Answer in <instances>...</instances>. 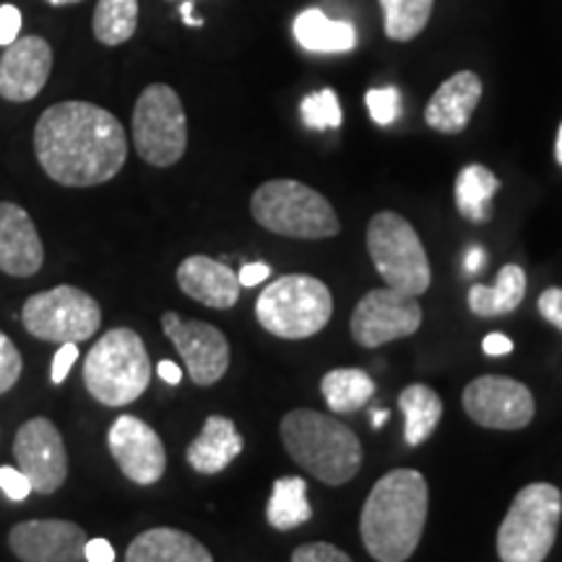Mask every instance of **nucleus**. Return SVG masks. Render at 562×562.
<instances>
[{
    "mask_svg": "<svg viewBox=\"0 0 562 562\" xmlns=\"http://www.w3.org/2000/svg\"><path fill=\"white\" fill-rule=\"evenodd\" d=\"M266 518L279 531L297 529V526L311 521L313 508L307 503V484L302 476H281L273 482Z\"/></svg>",
    "mask_w": 562,
    "mask_h": 562,
    "instance_id": "a878e982",
    "label": "nucleus"
},
{
    "mask_svg": "<svg viewBox=\"0 0 562 562\" xmlns=\"http://www.w3.org/2000/svg\"><path fill=\"white\" fill-rule=\"evenodd\" d=\"M108 448L117 469L140 487L157 484L167 472L165 442H161L154 427L138 417H131V414H123V417L112 422Z\"/></svg>",
    "mask_w": 562,
    "mask_h": 562,
    "instance_id": "2eb2a0df",
    "label": "nucleus"
},
{
    "mask_svg": "<svg viewBox=\"0 0 562 562\" xmlns=\"http://www.w3.org/2000/svg\"><path fill=\"white\" fill-rule=\"evenodd\" d=\"M501 191V180L484 165L463 167L456 178V206L463 220L484 224L492 220V199Z\"/></svg>",
    "mask_w": 562,
    "mask_h": 562,
    "instance_id": "393cba45",
    "label": "nucleus"
},
{
    "mask_svg": "<svg viewBox=\"0 0 562 562\" xmlns=\"http://www.w3.org/2000/svg\"><path fill=\"white\" fill-rule=\"evenodd\" d=\"M482 100V79L474 70H459L442 81L432 100L427 102L425 121L432 131L456 136L472 121L476 104Z\"/></svg>",
    "mask_w": 562,
    "mask_h": 562,
    "instance_id": "aec40b11",
    "label": "nucleus"
},
{
    "mask_svg": "<svg viewBox=\"0 0 562 562\" xmlns=\"http://www.w3.org/2000/svg\"><path fill=\"white\" fill-rule=\"evenodd\" d=\"M21 370H24V360H21V351L16 349L9 336L0 331V396L9 393L13 385L19 383Z\"/></svg>",
    "mask_w": 562,
    "mask_h": 562,
    "instance_id": "473e14b6",
    "label": "nucleus"
},
{
    "mask_svg": "<svg viewBox=\"0 0 562 562\" xmlns=\"http://www.w3.org/2000/svg\"><path fill=\"white\" fill-rule=\"evenodd\" d=\"M430 490L417 469H393L370 490L362 505L364 550L378 562H406L419 547L427 524Z\"/></svg>",
    "mask_w": 562,
    "mask_h": 562,
    "instance_id": "f03ea898",
    "label": "nucleus"
},
{
    "mask_svg": "<svg viewBox=\"0 0 562 562\" xmlns=\"http://www.w3.org/2000/svg\"><path fill=\"white\" fill-rule=\"evenodd\" d=\"M45 3H50V5H74V3H81V0H45Z\"/></svg>",
    "mask_w": 562,
    "mask_h": 562,
    "instance_id": "de8ad7c7",
    "label": "nucleus"
},
{
    "mask_svg": "<svg viewBox=\"0 0 562 562\" xmlns=\"http://www.w3.org/2000/svg\"><path fill=\"white\" fill-rule=\"evenodd\" d=\"M252 220L263 229L294 240H326L341 229L326 195L297 180H269L250 199Z\"/></svg>",
    "mask_w": 562,
    "mask_h": 562,
    "instance_id": "39448f33",
    "label": "nucleus"
},
{
    "mask_svg": "<svg viewBox=\"0 0 562 562\" xmlns=\"http://www.w3.org/2000/svg\"><path fill=\"white\" fill-rule=\"evenodd\" d=\"M562 492L550 482H533L513 497L497 529L501 562H544L558 539Z\"/></svg>",
    "mask_w": 562,
    "mask_h": 562,
    "instance_id": "423d86ee",
    "label": "nucleus"
},
{
    "mask_svg": "<svg viewBox=\"0 0 562 562\" xmlns=\"http://www.w3.org/2000/svg\"><path fill=\"white\" fill-rule=\"evenodd\" d=\"M243 448L245 440L243 435L237 432L235 422L229 417H222V414H211V417L203 422V430L199 438L188 446L186 459L191 463L193 472H199L203 476H214L224 472V469L243 453Z\"/></svg>",
    "mask_w": 562,
    "mask_h": 562,
    "instance_id": "412c9836",
    "label": "nucleus"
},
{
    "mask_svg": "<svg viewBox=\"0 0 562 562\" xmlns=\"http://www.w3.org/2000/svg\"><path fill=\"white\" fill-rule=\"evenodd\" d=\"M125 562H214V558L193 533L159 526V529L140 531L133 539Z\"/></svg>",
    "mask_w": 562,
    "mask_h": 562,
    "instance_id": "4be33fe9",
    "label": "nucleus"
},
{
    "mask_svg": "<svg viewBox=\"0 0 562 562\" xmlns=\"http://www.w3.org/2000/svg\"><path fill=\"white\" fill-rule=\"evenodd\" d=\"M34 157L42 172L66 188L110 182L128 159L123 123L91 102H58L34 125Z\"/></svg>",
    "mask_w": 562,
    "mask_h": 562,
    "instance_id": "f257e3e1",
    "label": "nucleus"
},
{
    "mask_svg": "<svg viewBox=\"0 0 562 562\" xmlns=\"http://www.w3.org/2000/svg\"><path fill=\"white\" fill-rule=\"evenodd\" d=\"M53 74L50 42L30 34L11 42L0 58V97L9 102L24 104L45 89Z\"/></svg>",
    "mask_w": 562,
    "mask_h": 562,
    "instance_id": "f3484780",
    "label": "nucleus"
},
{
    "mask_svg": "<svg viewBox=\"0 0 562 562\" xmlns=\"http://www.w3.org/2000/svg\"><path fill=\"white\" fill-rule=\"evenodd\" d=\"M13 459L19 472L32 484V492L53 495L68 480V451L55 422L32 417L19 427L13 438Z\"/></svg>",
    "mask_w": 562,
    "mask_h": 562,
    "instance_id": "ddd939ff",
    "label": "nucleus"
},
{
    "mask_svg": "<svg viewBox=\"0 0 562 562\" xmlns=\"http://www.w3.org/2000/svg\"><path fill=\"white\" fill-rule=\"evenodd\" d=\"M334 315L331 290L307 273H290L271 281L256 302V318L277 339H311Z\"/></svg>",
    "mask_w": 562,
    "mask_h": 562,
    "instance_id": "0eeeda50",
    "label": "nucleus"
},
{
    "mask_svg": "<svg viewBox=\"0 0 562 562\" xmlns=\"http://www.w3.org/2000/svg\"><path fill=\"white\" fill-rule=\"evenodd\" d=\"M368 252L385 286L422 297L432 284L430 261L417 229L396 211H378L368 224Z\"/></svg>",
    "mask_w": 562,
    "mask_h": 562,
    "instance_id": "6e6552de",
    "label": "nucleus"
},
{
    "mask_svg": "<svg viewBox=\"0 0 562 562\" xmlns=\"http://www.w3.org/2000/svg\"><path fill=\"white\" fill-rule=\"evenodd\" d=\"M292 562H351V558L328 542H307L292 552Z\"/></svg>",
    "mask_w": 562,
    "mask_h": 562,
    "instance_id": "72a5a7b5",
    "label": "nucleus"
},
{
    "mask_svg": "<svg viewBox=\"0 0 562 562\" xmlns=\"http://www.w3.org/2000/svg\"><path fill=\"white\" fill-rule=\"evenodd\" d=\"M269 277H271V269L266 263H245L240 273H237V279H240L243 286H258Z\"/></svg>",
    "mask_w": 562,
    "mask_h": 562,
    "instance_id": "ea45409f",
    "label": "nucleus"
},
{
    "mask_svg": "<svg viewBox=\"0 0 562 562\" xmlns=\"http://www.w3.org/2000/svg\"><path fill=\"white\" fill-rule=\"evenodd\" d=\"M482 349H484V355H490V357H503L513 351V341L505 334H490V336H484Z\"/></svg>",
    "mask_w": 562,
    "mask_h": 562,
    "instance_id": "a19ab883",
    "label": "nucleus"
},
{
    "mask_svg": "<svg viewBox=\"0 0 562 562\" xmlns=\"http://www.w3.org/2000/svg\"><path fill=\"white\" fill-rule=\"evenodd\" d=\"M302 123L313 131H326V128H339L344 115L339 97L334 94V89L315 91V94H307L300 104Z\"/></svg>",
    "mask_w": 562,
    "mask_h": 562,
    "instance_id": "7c9ffc66",
    "label": "nucleus"
},
{
    "mask_svg": "<svg viewBox=\"0 0 562 562\" xmlns=\"http://www.w3.org/2000/svg\"><path fill=\"white\" fill-rule=\"evenodd\" d=\"M539 313L547 323H552L558 331H562V290H558V286L544 290L542 297H539Z\"/></svg>",
    "mask_w": 562,
    "mask_h": 562,
    "instance_id": "4c0bfd02",
    "label": "nucleus"
},
{
    "mask_svg": "<svg viewBox=\"0 0 562 562\" xmlns=\"http://www.w3.org/2000/svg\"><path fill=\"white\" fill-rule=\"evenodd\" d=\"M21 24H24V19H21V11L16 5H0V45L9 47L11 42H16Z\"/></svg>",
    "mask_w": 562,
    "mask_h": 562,
    "instance_id": "c9c22d12",
    "label": "nucleus"
},
{
    "mask_svg": "<svg viewBox=\"0 0 562 562\" xmlns=\"http://www.w3.org/2000/svg\"><path fill=\"white\" fill-rule=\"evenodd\" d=\"M133 146L151 167H172L188 149V121L180 94L167 83H149L133 108Z\"/></svg>",
    "mask_w": 562,
    "mask_h": 562,
    "instance_id": "1a4fd4ad",
    "label": "nucleus"
},
{
    "mask_svg": "<svg viewBox=\"0 0 562 562\" xmlns=\"http://www.w3.org/2000/svg\"><path fill=\"white\" fill-rule=\"evenodd\" d=\"M398 406H402L406 417V442H409V446H422V442L430 440V435L435 432V427H438V422L442 417V402L438 393H435L430 385L414 383L409 389L402 391Z\"/></svg>",
    "mask_w": 562,
    "mask_h": 562,
    "instance_id": "cd10ccee",
    "label": "nucleus"
},
{
    "mask_svg": "<svg viewBox=\"0 0 562 562\" xmlns=\"http://www.w3.org/2000/svg\"><path fill=\"white\" fill-rule=\"evenodd\" d=\"M463 409L487 430H524L537 414V402L521 381L482 375L463 389Z\"/></svg>",
    "mask_w": 562,
    "mask_h": 562,
    "instance_id": "f8f14e48",
    "label": "nucleus"
},
{
    "mask_svg": "<svg viewBox=\"0 0 562 562\" xmlns=\"http://www.w3.org/2000/svg\"><path fill=\"white\" fill-rule=\"evenodd\" d=\"M385 419H389V412H375V414H372V425H375V427L385 425Z\"/></svg>",
    "mask_w": 562,
    "mask_h": 562,
    "instance_id": "a18cd8bd",
    "label": "nucleus"
},
{
    "mask_svg": "<svg viewBox=\"0 0 562 562\" xmlns=\"http://www.w3.org/2000/svg\"><path fill=\"white\" fill-rule=\"evenodd\" d=\"M294 463L328 487L355 480L362 467V442L344 422L315 409H294L279 425Z\"/></svg>",
    "mask_w": 562,
    "mask_h": 562,
    "instance_id": "7ed1b4c3",
    "label": "nucleus"
},
{
    "mask_svg": "<svg viewBox=\"0 0 562 562\" xmlns=\"http://www.w3.org/2000/svg\"><path fill=\"white\" fill-rule=\"evenodd\" d=\"M370 117L378 125H391L398 117V108H402V94H398L396 87H383V89H370L368 97Z\"/></svg>",
    "mask_w": 562,
    "mask_h": 562,
    "instance_id": "2f4dec72",
    "label": "nucleus"
},
{
    "mask_svg": "<svg viewBox=\"0 0 562 562\" xmlns=\"http://www.w3.org/2000/svg\"><path fill=\"white\" fill-rule=\"evenodd\" d=\"M484 263H487V252L480 245H472V248L467 250V258H463V269L469 273H476L484 269Z\"/></svg>",
    "mask_w": 562,
    "mask_h": 562,
    "instance_id": "79ce46f5",
    "label": "nucleus"
},
{
    "mask_svg": "<svg viewBox=\"0 0 562 562\" xmlns=\"http://www.w3.org/2000/svg\"><path fill=\"white\" fill-rule=\"evenodd\" d=\"M87 531L63 518H34L9 531V547L21 562H81Z\"/></svg>",
    "mask_w": 562,
    "mask_h": 562,
    "instance_id": "dca6fc26",
    "label": "nucleus"
},
{
    "mask_svg": "<svg viewBox=\"0 0 562 562\" xmlns=\"http://www.w3.org/2000/svg\"><path fill=\"white\" fill-rule=\"evenodd\" d=\"M97 42L117 47L138 30V0H100L91 19Z\"/></svg>",
    "mask_w": 562,
    "mask_h": 562,
    "instance_id": "c85d7f7f",
    "label": "nucleus"
},
{
    "mask_svg": "<svg viewBox=\"0 0 562 562\" xmlns=\"http://www.w3.org/2000/svg\"><path fill=\"white\" fill-rule=\"evenodd\" d=\"M0 490H3V495L9 497V501L21 503V501H26V497H30L32 484L24 474L19 472V469L0 467Z\"/></svg>",
    "mask_w": 562,
    "mask_h": 562,
    "instance_id": "f704fd0d",
    "label": "nucleus"
},
{
    "mask_svg": "<svg viewBox=\"0 0 562 562\" xmlns=\"http://www.w3.org/2000/svg\"><path fill=\"white\" fill-rule=\"evenodd\" d=\"M178 286L188 297L211 307V311H229L240 300V279L224 261L209 256H188L178 266Z\"/></svg>",
    "mask_w": 562,
    "mask_h": 562,
    "instance_id": "6ab92c4d",
    "label": "nucleus"
},
{
    "mask_svg": "<svg viewBox=\"0 0 562 562\" xmlns=\"http://www.w3.org/2000/svg\"><path fill=\"white\" fill-rule=\"evenodd\" d=\"M554 157L562 165V123H560V133H558V146H554Z\"/></svg>",
    "mask_w": 562,
    "mask_h": 562,
    "instance_id": "49530a36",
    "label": "nucleus"
},
{
    "mask_svg": "<svg viewBox=\"0 0 562 562\" xmlns=\"http://www.w3.org/2000/svg\"><path fill=\"white\" fill-rule=\"evenodd\" d=\"M294 37L311 53H349L357 45L355 26L328 19L321 9H307L294 19Z\"/></svg>",
    "mask_w": 562,
    "mask_h": 562,
    "instance_id": "b1692460",
    "label": "nucleus"
},
{
    "mask_svg": "<svg viewBox=\"0 0 562 562\" xmlns=\"http://www.w3.org/2000/svg\"><path fill=\"white\" fill-rule=\"evenodd\" d=\"M157 372H159L161 381L170 383V385H178L182 381V370L175 362H170V360H161L157 364Z\"/></svg>",
    "mask_w": 562,
    "mask_h": 562,
    "instance_id": "37998d69",
    "label": "nucleus"
},
{
    "mask_svg": "<svg viewBox=\"0 0 562 562\" xmlns=\"http://www.w3.org/2000/svg\"><path fill=\"white\" fill-rule=\"evenodd\" d=\"M21 323L34 339L50 344H79L100 331L102 307L79 286L60 284L32 294L21 307Z\"/></svg>",
    "mask_w": 562,
    "mask_h": 562,
    "instance_id": "9d476101",
    "label": "nucleus"
},
{
    "mask_svg": "<svg viewBox=\"0 0 562 562\" xmlns=\"http://www.w3.org/2000/svg\"><path fill=\"white\" fill-rule=\"evenodd\" d=\"M321 393L328 409L336 414H351L375 396V381L360 368H339L323 375Z\"/></svg>",
    "mask_w": 562,
    "mask_h": 562,
    "instance_id": "bb28decb",
    "label": "nucleus"
},
{
    "mask_svg": "<svg viewBox=\"0 0 562 562\" xmlns=\"http://www.w3.org/2000/svg\"><path fill=\"white\" fill-rule=\"evenodd\" d=\"M161 331L175 344L195 385L206 389L227 375L232 349L220 328L203 321H182L170 311L161 315Z\"/></svg>",
    "mask_w": 562,
    "mask_h": 562,
    "instance_id": "4468645a",
    "label": "nucleus"
},
{
    "mask_svg": "<svg viewBox=\"0 0 562 562\" xmlns=\"http://www.w3.org/2000/svg\"><path fill=\"white\" fill-rule=\"evenodd\" d=\"M180 13H182V21H186V26H195V30L203 26V21L193 16V0H186V3L180 5Z\"/></svg>",
    "mask_w": 562,
    "mask_h": 562,
    "instance_id": "c03bdc74",
    "label": "nucleus"
},
{
    "mask_svg": "<svg viewBox=\"0 0 562 562\" xmlns=\"http://www.w3.org/2000/svg\"><path fill=\"white\" fill-rule=\"evenodd\" d=\"M45 245L30 211L19 203L0 201V271L16 279H30L42 271Z\"/></svg>",
    "mask_w": 562,
    "mask_h": 562,
    "instance_id": "a211bd4d",
    "label": "nucleus"
},
{
    "mask_svg": "<svg viewBox=\"0 0 562 562\" xmlns=\"http://www.w3.org/2000/svg\"><path fill=\"white\" fill-rule=\"evenodd\" d=\"M419 326L422 307L417 297L391 290V286L364 294L349 321L351 339L364 349H378L389 341L406 339V336L417 334Z\"/></svg>",
    "mask_w": 562,
    "mask_h": 562,
    "instance_id": "9b49d317",
    "label": "nucleus"
},
{
    "mask_svg": "<svg viewBox=\"0 0 562 562\" xmlns=\"http://www.w3.org/2000/svg\"><path fill=\"white\" fill-rule=\"evenodd\" d=\"M435 0H381L385 19V37L393 42H412L425 32L432 16Z\"/></svg>",
    "mask_w": 562,
    "mask_h": 562,
    "instance_id": "c756f323",
    "label": "nucleus"
},
{
    "mask_svg": "<svg viewBox=\"0 0 562 562\" xmlns=\"http://www.w3.org/2000/svg\"><path fill=\"white\" fill-rule=\"evenodd\" d=\"M76 360H79V344H60V349L55 351V357H53V372H50L55 385H60L63 381H66Z\"/></svg>",
    "mask_w": 562,
    "mask_h": 562,
    "instance_id": "e433bc0d",
    "label": "nucleus"
},
{
    "mask_svg": "<svg viewBox=\"0 0 562 562\" xmlns=\"http://www.w3.org/2000/svg\"><path fill=\"white\" fill-rule=\"evenodd\" d=\"M526 297V271L521 266L508 263L497 273V281L492 286L474 284L469 290V311L476 318H501L521 305Z\"/></svg>",
    "mask_w": 562,
    "mask_h": 562,
    "instance_id": "5701e85b",
    "label": "nucleus"
},
{
    "mask_svg": "<svg viewBox=\"0 0 562 562\" xmlns=\"http://www.w3.org/2000/svg\"><path fill=\"white\" fill-rule=\"evenodd\" d=\"M151 383L146 344L133 328H110L83 357V385L102 406H128Z\"/></svg>",
    "mask_w": 562,
    "mask_h": 562,
    "instance_id": "20e7f679",
    "label": "nucleus"
},
{
    "mask_svg": "<svg viewBox=\"0 0 562 562\" xmlns=\"http://www.w3.org/2000/svg\"><path fill=\"white\" fill-rule=\"evenodd\" d=\"M87 562H115V547L108 539H89L87 550H83Z\"/></svg>",
    "mask_w": 562,
    "mask_h": 562,
    "instance_id": "58836bf2",
    "label": "nucleus"
}]
</instances>
